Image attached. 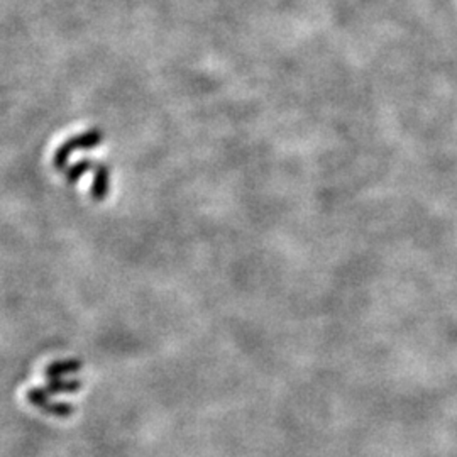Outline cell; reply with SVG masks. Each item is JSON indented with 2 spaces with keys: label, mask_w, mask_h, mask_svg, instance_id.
I'll list each match as a JSON object with an SVG mask.
<instances>
[]
</instances>
